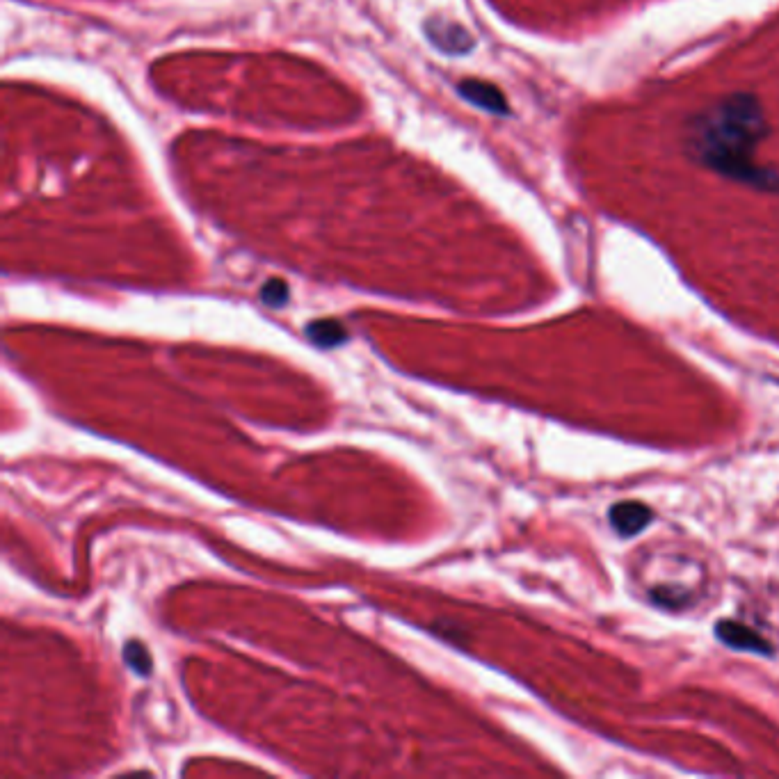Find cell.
Here are the masks:
<instances>
[{
    "mask_svg": "<svg viewBox=\"0 0 779 779\" xmlns=\"http://www.w3.org/2000/svg\"><path fill=\"white\" fill-rule=\"evenodd\" d=\"M428 35L432 42H435L439 48H444L448 53H464L471 48V35L462 26L457 23H446V21H432L428 26Z\"/></svg>",
    "mask_w": 779,
    "mask_h": 779,
    "instance_id": "cell-5",
    "label": "cell"
},
{
    "mask_svg": "<svg viewBox=\"0 0 779 779\" xmlns=\"http://www.w3.org/2000/svg\"><path fill=\"white\" fill-rule=\"evenodd\" d=\"M716 638L727 645L729 649H736V652H750V654H761V656H773V645L759 636L757 631L750 629L741 622L734 620H722L716 624Z\"/></svg>",
    "mask_w": 779,
    "mask_h": 779,
    "instance_id": "cell-2",
    "label": "cell"
},
{
    "mask_svg": "<svg viewBox=\"0 0 779 779\" xmlns=\"http://www.w3.org/2000/svg\"><path fill=\"white\" fill-rule=\"evenodd\" d=\"M435 636H439V638H444V640H451V642H460V645H462V642H464V636H462V631L460 629H457V626H446L444 622H439V624H435Z\"/></svg>",
    "mask_w": 779,
    "mask_h": 779,
    "instance_id": "cell-10",
    "label": "cell"
},
{
    "mask_svg": "<svg viewBox=\"0 0 779 779\" xmlns=\"http://www.w3.org/2000/svg\"><path fill=\"white\" fill-rule=\"evenodd\" d=\"M686 597L688 592L686 590H679V588H656L652 590V601L656 606L661 608H670V610H677L681 606H686Z\"/></svg>",
    "mask_w": 779,
    "mask_h": 779,
    "instance_id": "cell-8",
    "label": "cell"
},
{
    "mask_svg": "<svg viewBox=\"0 0 779 779\" xmlns=\"http://www.w3.org/2000/svg\"><path fill=\"white\" fill-rule=\"evenodd\" d=\"M261 300L268 304V307H284L288 302V286L286 281L281 279H270L268 284L261 288Z\"/></svg>",
    "mask_w": 779,
    "mask_h": 779,
    "instance_id": "cell-9",
    "label": "cell"
},
{
    "mask_svg": "<svg viewBox=\"0 0 779 779\" xmlns=\"http://www.w3.org/2000/svg\"><path fill=\"white\" fill-rule=\"evenodd\" d=\"M770 126L754 94H729L688 119L684 147L706 170L759 192H779V172L757 160Z\"/></svg>",
    "mask_w": 779,
    "mask_h": 779,
    "instance_id": "cell-1",
    "label": "cell"
},
{
    "mask_svg": "<svg viewBox=\"0 0 779 779\" xmlns=\"http://www.w3.org/2000/svg\"><path fill=\"white\" fill-rule=\"evenodd\" d=\"M124 661L128 668H131L135 674H140V677H149L151 674V668H154V663H151V656H149V649L142 645V642L138 640H128L124 645Z\"/></svg>",
    "mask_w": 779,
    "mask_h": 779,
    "instance_id": "cell-7",
    "label": "cell"
},
{
    "mask_svg": "<svg viewBox=\"0 0 779 779\" xmlns=\"http://www.w3.org/2000/svg\"><path fill=\"white\" fill-rule=\"evenodd\" d=\"M307 336L318 348H336L348 339V332L336 320H316L307 327Z\"/></svg>",
    "mask_w": 779,
    "mask_h": 779,
    "instance_id": "cell-6",
    "label": "cell"
},
{
    "mask_svg": "<svg viewBox=\"0 0 779 779\" xmlns=\"http://www.w3.org/2000/svg\"><path fill=\"white\" fill-rule=\"evenodd\" d=\"M457 90H460L464 99L471 101L473 106L485 108L489 112H494V115H508L510 112L508 101H505V96L501 94L499 87H494L492 83H485V80H462V83L457 85Z\"/></svg>",
    "mask_w": 779,
    "mask_h": 779,
    "instance_id": "cell-4",
    "label": "cell"
},
{
    "mask_svg": "<svg viewBox=\"0 0 779 779\" xmlns=\"http://www.w3.org/2000/svg\"><path fill=\"white\" fill-rule=\"evenodd\" d=\"M608 519L620 537H636L649 526V521L654 519V512L645 503L622 501L610 508Z\"/></svg>",
    "mask_w": 779,
    "mask_h": 779,
    "instance_id": "cell-3",
    "label": "cell"
}]
</instances>
